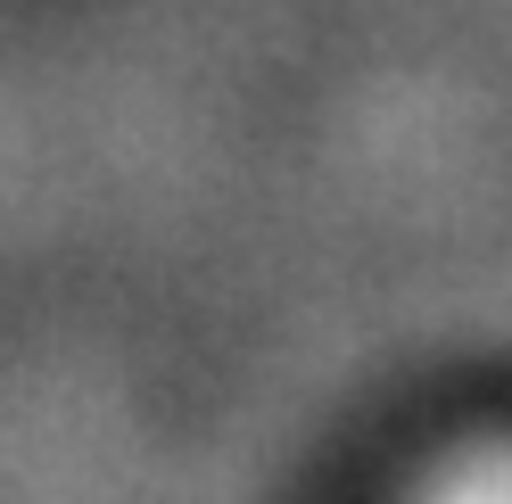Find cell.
Instances as JSON below:
<instances>
[{
    "instance_id": "6da1fadb",
    "label": "cell",
    "mask_w": 512,
    "mask_h": 504,
    "mask_svg": "<svg viewBox=\"0 0 512 504\" xmlns=\"http://www.w3.org/2000/svg\"><path fill=\"white\" fill-rule=\"evenodd\" d=\"M397 504H512V430H479L463 447L430 455L397 488Z\"/></svg>"
}]
</instances>
